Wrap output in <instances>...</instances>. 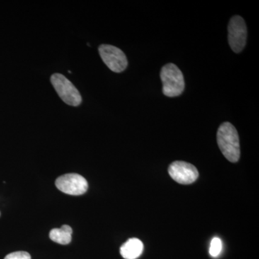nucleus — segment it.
Wrapping results in <instances>:
<instances>
[{"instance_id": "nucleus-5", "label": "nucleus", "mask_w": 259, "mask_h": 259, "mask_svg": "<svg viewBox=\"0 0 259 259\" xmlns=\"http://www.w3.org/2000/svg\"><path fill=\"white\" fill-rule=\"evenodd\" d=\"M99 53L102 61L113 72H122L127 68V57L118 48L102 44L99 47Z\"/></svg>"}, {"instance_id": "nucleus-1", "label": "nucleus", "mask_w": 259, "mask_h": 259, "mask_svg": "<svg viewBox=\"0 0 259 259\" xmlns=\"http://www.w3.org/2000/svg\"><path fill=\"white\" fill-rule=\"evenodd\" d=\"M218 146L225 157L232 163H236L241 156L239 136L236 127L230 122H223L218 128Z\"/></svg>"}, {"instance_id": "nucleus-8", "label": "nucleus", "mask_w": 259, "mask_h": 259, "mask_svg": "<svg viewBox=\"0 0 259 259\" xmlns=\"http://www.w3.org/2000/svg\"><path fill=\"white\" fill-rule=\"evenodd\" d=\"M144 243L138 238H130L121 246L120 254L125 259H136L142 254Z\"/></svg>"}, {"instance_id": "nucleus-7", "label": "nucleus", "mask_w": 259, "mask_h": 259, "mask_svg": "<svg viewBox=\"0 0 259 259\" xmlns=\"http://www.w3.org/2000/svg\"><path fill=\"white\" fill-rule=\"evenodd\" d=\"M170 177L181 185H190L197 180L199 172L194 165L187 162L177 161L168 167Z\"/></svg>"}, {"instance_id": "nucleus-4", "label": "nucleus", "mask_w": 259, "mask_h": 259, "mask_svg": "<svg viewBox=\"0 0 259 259\" xmlns=\"http://www.w3.org/2000/svg\"><path fill=\"white\" fill-rule=\"evenodd\" d=\"M247 27L244 20L239 15L233 17L228 25V41L235 53L243 51L246 44Z\"/></svg>"}, {"instance_id": "nucleus-2", "label": "nucleus", "mask_w": 259, "mask_h": 259, "mask_svg": "<svg viewBox=\"0 0 259 259\" xmlns=\"http://www.w3.org/2000/svg\"><path fill=\"white\" fill-rule=\"evenodd\" d=\"M161 79L163 83V93L166 97H178L183 93L185 88V79L176 65L168 64L163 66Z\"/></svg>"}, {"instance_id": "nucleus-10", "label": "nucleus", "mask_w": 259, "mask_h": 259, "mask_svg": "<svg viewBox=\"0 0 259 259\" xmlns=\"http://www.w3.org/2000/svg\"><path fill=\"white\" fill-rule=\"evenodd\" d=\"M223 248V243L221 238L215 237L213 238L209 247V254L212 257H218L221 253Z\"/></svg>"}, {"instance_id": "nucleus-6", "label": "nucleus", "mask_w": 259, "mask_h": 259, "mask_svg": "<svg viewBox=\"0 0 259 259\" xmlns=\"http://www.w3.org/2000/svg\"><path fill=\"white\" fill-rule=\"evenodd\" d=\"M58 190L69 195H81L88 190L86 179L77 174H68L59 177L56 181Z\"/></svg>"}, {"instance_id": "nucleus-12", "label": "nucleus", "mask_w": 259, "mask_h": 259, "mask_svg": "<svg viewBox=\"0 0 259 259\" xmlns=\"http://www.w3.org/2000/svg\"><path fill=\"white\" fill-rule=\"evenodd\" d=\"M0 214H1V213H0Z\"/></svg>"}, {"instance_id": "nucleus-9", "label": "nucleus", "mask_w": 259, "mask_h": 259, "mask_svg": "<svg viewBox=\"0 0 259 259\" xmlns=\"http://www.w3.org/2000/svg\"><path fill=\"white\" fill-rule=\"evenodd\" d=\"M72 228L64 225L61 228L51 230L49 237L51 241L61 245H67L71 243Z\"/></svg>"}, {"instance_id": "nucleus-11", "label": "nucleus", "mask_w": 259, "mask_h": 259, "mask_svg": "<svg viewBox=\"0 0 259 259\" xmlns=\"http://www.w3.org/2000/svg\"><path fill=\"white\" fill-rule=\"evenodd\" d=\"M5 259H31V256L28 252L16 251L6 255Z\"/></svg>"}, {"instance_id": "nucleus-3", "label": "nucleus", "mask_w": 259, "mask_h": 259, "mask_svg": "<svg viewBox=\"0 0 259 259\" xmlns=\"http://www.w3.org/2000/svg\"><path fill=\"white\" fill-rule=\"evenodd\" d=\"M51 83L61 100L71 106H79L82 101L77 89L64 75L56 73L51 77Z\"/></svg>"}]
</instances>
